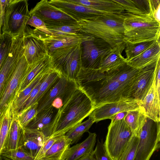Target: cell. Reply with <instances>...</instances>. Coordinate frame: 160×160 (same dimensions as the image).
Masks as SVG:
<instances>
[{
    "label": "cell",
    "mask_w": 160,
    "mask_h": 160,
    "mask_svg": "<svg viewBox=\"0 0 160 160\" xmlns=\"http://www.w3.org/2000/svg\"><path fill=\"white\" fill-rule=\"evenodd\" d=\"M58 110L51 106L37 114L34 118L25 128L42 133L49 137L53 132V123Z\"/></svg>",
    "instance_id": "d6986e66"
},
{
    "label": "cell",
    "mask_w": 160,
    "mask_h": 160,
    "mask_svg": "<svg viewBox=\"0 0 160 160\" xmlns=\"http://www.w3.org/2000/svg\"><path fill=\"white\" fill-rule=\"evenodd\" d=\"M26 0H9L5 9L2 33L13 37L23 34L30 17Z\"/></svg>",
    "instance_id": "8992f818"
},
{
    "label": "cell",
    "mask_w": 160,
    "mask_h": 160,
    "mask_svg": "<svg viewBox=\"0 0 160 160\" xmlns=\"http://www.w3.org/2000/svg\"><path fill=\"white\" fill-rule=\"evenodd\" d=\"M88 132V136L84 141L70 148L66 160H77L93 152L97 135L95 133Z\"/></svg>",
    "instance_id": "484cf974"
},
{
    "label": "cell",
    "mask_w": 160,
    "mask_h": 160,
    "mask_svg": "<svg viewBox=\"0 0 160 160\" xmlns=\"http://www.w3.org/2000/svg\"><path fill=\"white\" fill-rule=\"evenodd\" d=\"M120 4L125 11L135 15L149 14L150 9L148 0H114Z\"/></svg>",
    "instance_id": "4dcf8cb0"
},
{
    "label": "cell",
    "mask_w": 160,
    "mask_h": 160,
    "mask_svg": "<svg viewBox=\"0 0 160 160\" xmlns=\"http://www.w3.org/2000/svg\"><path fill=\"white\" fill-rule=\"evenodd\" d=\"M160 122L147 117L138 134L139 140L134 160H149L160 147Z\"/></svg>",
    "instance_id": "ba28073f"
},
{
    "label": "cell",
    "mask_w": 160,
    "mask_h": 160,
    "mask_svg": "<svg viewBox=\"0 0 160 160\" xmlns=\"http://www.w3.org/2000/svg\"><path fill=\"white\" fill-rule=\"evenodd\" d=\"M32 30L43 42L49 55L59 48L81 43L89 36L81 33L70 35L54 36L46 34L35 28Z\"/></svg>",
    "instance_id": "2e32d148"
},
{
    "label": "cell",
    "mask_w": 160,
    "mask_h": 160,
    "mask_svg": "<svg viewBox=\"0 0 160 160\" xmlns=\"http://www.w3.org/2000/svg\"><path fill=\"white\" fill-rule=\"evenodd\" d=\"M82 67L92 69H99L101 62L114 50L106 42L89 36L81 43Z\"/></svg>",
    "instance_id": "9c48e42d"
},
{
    "label": "cell",
    "mask_w": 160,
    "mask_h": 160,
    "mask_svg": "<svg viewBox=\"0 0 160 160\" xmlns=\"http://www.w3.org/2000/svg\"><path fill=\"white\" fill-rule=\"evenodd\" d=\"M27 25L33 27L41 32L46 34L49 35L50 34L44 22L34 15L30 14V17L28 21Z\"/></svg>",
    "instance_id": "ab89813d"
},
{
    "label": "cell",
    "mask_w": 160,
    "mask_h": 160,
    "mask_svg": "<svg viewBox=\"0 0 160 160\" xmlns=\"http://www.w3.org/2000/svg\"><path fill=\"white\" fill-rule=\"evenodd\" d=\"M60 136H51L47 138L34 160H38L41 159L54 142Z\"/></svg>",
    "instance_id": "60d3db41"
},
{
    "label": "cell",
    "mask_w": 160,
    "mask_h": 160,
    "mask_svg": "<svg viewBox=\"0 0 160 160\" xmlns=\"http://www.w3.org/2000/svg\"><path fill=\"white\" fill-rule=\"evenodd\" d=\"M41 19L47 27L78 24L74 19L49 3L47 0H42L38 2L30 11Z\"/></svg>",
    "instance_id": "30bf717a"
},
{
    "label": "cell",
    "mask_w": 160,
    "mask_h": 160,
    "mask_svg": "<svg viewBox=\"0 0 160 160\" xmlns=\"http://www.w3.org/2000/svg\"><path fill=\"white\" fill-rule=\"evenodd\" d=\"M138 140V137L134 135L118 160H134Z\"/></svg>",
    "instance_id": "74e56055"
},
{
    "label": "cell",
    "mask_w": 160,
    "mask_h": 160,
    "mask_svg": "<svg viewBox=\"0 0 160 160\" xmlns=\"http://www.w3.org/2000/svg\"><path fill=\"white\" fill-rule=\"evenodd\" d=\"M123 21L125 41L136 43L159 40L160 22L152 14L135 15L126 11Z\"/></svg>",
    "instance_id": "277c9868"
},
{
    "label": "cell",
    "mask_w": 160,
    "mask_h": 160,
    "mask_svg": "<svg viewBox=\"0 0 160 160\" xmlns=\"http://www.w3.org/2000/svg\"><path fill=\"white\" fill-rule=\"evenodd\" d=\"M160 59L140 69L131 90L132 99L141 102L143 100L153 84L156 66Z\"/></svg>",
    "instance_id": "9a60e30c"
},
{
    "label": "cell",
    "mask_w": 160,
    "mask_h": 160,
    "mask_svg": "<svg viewBox=\"0 0 160 160\" xmlns=\"http://www.w3.org/2000/svg\"><path fill=\"white\" fill-rule=\"evenodd\" d=\"M29 66L23 55L18 62L0 98V117L5 112L9 104L13 101Z\"/></svg>",
    "instance_id": "8fae6325"
},
{
    "label": "cell",
    "mask_w": 160,
    "mask_h": 160,
    "mask_svg": "<svg viewBox=\"0 0 160 160\" xmlns=\"http://www.w3.org/2000/svg\"><path fill=\"white\" fill-rule=\"evenodd\" d=\"M38 107V103L37 102L22 111L18 115L17 119L22 127H26L35 117L37 114Z\"/></svg>",
    "instance_id": "d590c367"
},
{
    "label": "cell",
    "mask_w": 160,
    "mask_h": 160,
    "mask_svg": "<svg viewBox=\"0 0 160 160\" xmlns=\"http://www.w3.org/2000/svg\"><path fill=\"white\" fill-rule=\"evenodd\" d=\"M147 117L143 108L128 112L124 120L135 136L138 137L140 130L144 124Z\"/></svg>",
    "instance_id": "83f0119b"
},
{
    "label": "cell",
    "mask_w": 160,
    "mask_h": 160,
    "mask_svg": "<svg viewBox=\"0 0 160 160\" xmlns=\"http://www.w3.org/2000/svg\"><path fill=\"white\" fill-rule=\"evenodd\" d=\"M24 140V128L20 125L17 117L14 115L3 153L17 151L21 148Z\"/></svg>",
    "instance_id": "44dd1931"
},
{
    "label": "cell",
    "mask_w": 160,
    "mask_h": 160,
    "mask_svg": "<svg viewBox=\"0 0 160 160\" xmlns=\"http://www.w3.org/2000/svg\"><path fill=\"white\" fill-rule=\"evenodd\" d=\"M124 16V12L102 15L91 20H82L78 23L80 33L104 40L122 54L125 47L123 24Z\"/></svg>",
    "instance_id": "7a4b0ae2"
},
{
    "label": "cell",
    "mask_w": 160,
    "mask_h": 160,
    "mask_svg": "<svg viewBox=\"0 0 160 160\" xmlns=\"http://www.w3.org/2000/svg\"><path fill=\"white\" fill-rule=\"evenodd\" d=\"M78 87L76 82L60 76L51 85L38 102V112L51 107L58 98L72 91Z\"/></svg>",
    "instance_id": "4fadbf2b"
},
{
    "label": "cell",
    "mask_w": 160,
    "mask_h": 160,
    "mask_svg": "<svg viewBox=\"0 0 160 160\" xmlns=\"http://www.w3.org/2000/svg\"><path fill=\"white\" fill-rule=\"evenodd\" d=\"M158 41L160 40H153L136 43H131L126 41L125 49L126 62L139 55Z\"/></svg>",
    "instance_id": "1f68e13d"
},
{
    "label": "cell",
    "mask_w": 160,
    "mask_h": 160,
    "mask_svg": "<svg viewBox=\"0 0 160 160\" xmlns=\"http://www.w3.org/2000/svg\"><path fill=\"white\" fill-rule=\"evenodd\" d=\"M0 156L5 160H34L22 148L15 151L4 152Z\"/></svg>",
    "instance_id": "f35d334b"
},
{
    "label": "cell",
    "mask_w": 160,
    "mask_h": 160,
    "mask_svg": "<svg viewBox=\"0 0 160 160\" xmlns=\"http://www.w3.org/2000/svg\"><path fill=\"white\" fill-rule=\"evenodd\" d=\"M24 128L25 140L22 148L34 159L47 138L39 132Z\"/></svg>",
    "instance_id": "d4e9b609"
},
{
    "label": "cell",
    "mask_w": 160,
    "mask_h": 160,
    "mask_svg": "<svg viewBox=\"0 0 160 160\" xmlns=\"http://www.w3.org/2000/svg\"><path fill=\"white\" fill-rule=\"evenodd\" d=\"M47 28L50 32L49 35L66 36L80 33V28L78 23L76 25H63Z\"/></svg>",
    "instance_id": "8d00e7d4"
},
{
    "label": "cell",
    "mask_w": 160,
    "mask_h": 160,
    "mask_svg": "<svg viewBox=\"0 0 160 160\" xmlns=\"http://www.w3.org/2000/svg\"><path fill=\"white\" fill-rule=\"evenodd\" d=\"M134 135L124 119L110 123L104 145L111 160H118Z\"/></svg>",
    "instance_id": "52a82bcc"
},
{
    "label": "cell",
    "mask_w": 160,
    "mask_h": 160,
    "mask_svg": "<svg viewBox=\"0 0 160 160\" xmlns=\"http://www.w3.org/2000/svg\"><path fill=\"white\" fill-rule=\"evenodd\" d=\"M94 122L90 118L73 128L65 134L71 141V144L77 142L80 139L84 133L88 132L91 126Z\"/></svg>",
    "instance_id": "d6a6232c"
},
{
    "label": "cell",
    "mask_w": 160,
    "mask_h": 160,
    "mask_svg": "<svg viewBox=\"0 0 160 160\" xmlns=\"http://www.w3.org/2000/svg\"><path fill=\"white\" fill-rule=\"evenodd\" d=\"M13 37L5 33L0 34V69L11 49Z\"/></svg>",
    "instance_id": "e575fe53"
},
{
    "label": "cell",
    "mask_w": 160,
    "mask_h": 160,
    "mask_svg": "<svg viewBox=\"0 0 160 160\" xmlns=\"http://www.w3.org/2000/svg\"><path fill=\"white\" fill-rule=\"evenodd\" d=\"M9 0H0V27L2 28L3 25L4 16L6 8Z\"/></svg>",
    "instance_id": "f6af8a7d"
},
{
    "label": "cell",
    "mask_w": 160,
    "mask_h": 160,
    "mask_svg": "<svg viewBox=\"0 0 160 160\" xmlns=\"http://www.w3.org/2000/svg\"><path fill=\"white\" fill-rule=\"evenodd\" d=\"M160 59V41H158L139 55L127 61L126 63L133 68L140 69Z\"/></svg>",
    "instance_id": "603a6c76"
},
{
    "label": "cell",
    "mask_w": 160,
    "mask_h": 160,
    "mask_svg": "<svg viewBox=\"0 0 160 160\" xmlns=\"http://www.w3.org/2000/svg\"><path fill=\"white\" fill-rule=\"evenodd\" d=\"M150 12L155 19L160 22V1L159 0H148Z\"/></svg>",
    "instance_id": "7bdbcfd3"
},
{
    "label": "cell",
    "mask_w": 160,
    "mask_h": 160,
    "mask_svg": "<svg viewBox=\"0 0 160 160\" xmlns=\"http://www.w3.org/2000/svg\"><path fill=\"white\" fill-rule=\"evenodd\" d=\"M48 70L39 75L26 88L17 93L12 103L13 112L14 115L16 117H17L20 112L25 102L29 97L32 89L42 78Z\"/></svg>",
    "instance_id": "f1b7e54d"
},
{
    "label": "cell",
    "mask_w": 160,
    "mask_h": 160,
    "mask_svg": "<svg viewBox=\"0 0 160 160\" xmlns=\"http://www.w3.org/2000/svg\"><path fill=\"white\" fill-rule=\"evenodd\" d=\"M69 0L75 3L105 12L121 14L125 11L123 8L114 0Z\"/></svg>",
    "instance_id": "cb8c5ba5"
},
{
    "label": "cell",
    "mask_w": 160,
    "mask_h": 160,
    "mask_svg": "<svg viewBox=\"0 0 160 160\" xmlns=\"http://www.w3.org/2000/svg\"><path fill=\"white\" fill-rule=\"evenodd\" d=\"M81 43L59 48L50 55L52 68L60 76L75 82L82 68Z\"/></svg>",
    "instance_id": "5b68a950"
},
{
    "label": "cell",
    "mask_w": 160,
    "mask_h": 160,
    "mask_svg": "<svg viewBox=\"0 0 160 160\" xmlns=\"http://www.w3.org/2000/svg\"><path fill=\"white\" fill-rule=\"evenodd\" d=\"M49 2L77 22L82 20L94 19L101 16L116 14L99 11L69 0H51Z\"/></svg>",
    "instance_id": "5bb4252c"
},
{
    "label": "cell",
    "mask_w": 160,
    "mask_h": 160,
    "mask_svg": "<svg viewBox=\"0 0 160 160\" xmlns=\"http://www.w3.org/2000/svg\"><path fill=\"white\" fill-rule=\"evenodd\" d=\"M128 112H120L115 114L111 118V123H113L117 121L124 119L126 116Z\"/></svg>",
    "instance_id": "bcb514c9"
},
{
    "label": "cell",
    "mask_w": 160,
    "mask_h": 160,
    "mask_svg": "<svg viewBox=\"0 0 160 160\" xmlns=\"http://www.w3.org/2000/svg\"><path fill=\"white\" fill-rule=\"evenodd\" d=\"M126 62V59L122 56V54L113 51L103 59L99 69L102 72L107 71Z\"/></svg>",
    "instance_id": "836d02e7"
},
{
    "label": "cell",
    "mask_w": 160,
    "mask_h": 160,
    "mask_svg": "<svg viewBox=\"0 0 160 160\" xmlns=\"http://www.w3.org/2000/svg\"><path fill=\"white\" fill-rule=\"evenodd\" d=\"M51 68V56L48 54L29 65L28 72L21 83L18 92L24 89L38 76Z\"/></svg>",
    "instance_id": "ffe728a7"
},
{
    "label": "cell",
    "mask_w": 160,
    "mask_h": 160,
    "mask_svg": "<svg viewBox=\"0 0 160 160\" xmlns=\"http://www.w3.org/2000/svg\"><path fill=\"white\" fill-rule=\"evenodd\" d=\"M13 102L9 104L5 112L0 117V156L3 152L14 115Z\"/></svg>",
    "instance_id": "f546056e"
},
{
    "label": "cell",
    "mask_w": 160,
    "mask_h": 160,
    "mask_svg": "<svg viewBox=\"0 0 160 160\" xmlns=\"http://www.w3.org/2000/svg\"><path fill=\"white\" fill-rule=\"evenodd\" d=\"M77 160H95L94 151L90 154L81 157Z\"/></svg>",
    "instance_id": "7dc6e473"
},
{
    "label": "cell",
    "mask_w": 160,
    "mask_h": 160,
    "mask_svg": "<svg viewBox=\"0 0 160 160\" xmlns=\"http://www.w3.org/2000/svg\"><path fill=\"white\" fill-rule=\"evenodd\" d=\"M94 153L95 160H111L105 150L102 140H98Z\"/></svg>",
    "instance_id": "b9f144b4"
},
{
    "label": "cell",
    "mask_w": 160,
    "mask_h": 160,
    "mask_svg": "<svg viewBox=\"0 0 160 160\" xmlns=\"http://www.w3.org/2000/svg\"><path fill=\"white\" fill-rule=\"evenodd\" d=\"M147 117L157 122H160V96L157 92L154 83L141 102Z\"/></svg>",
    "instance_id": "7402d4cb"
},
{
    "label": "cell",
    "mask_w": 160,
    "mask_h": 160,
    "mask_svg": "<svg viewBox=\"0 0 160 160\" xmlns=\"http://www.w3.org/2000/svg\"><path fill=\"white\" fill-rule=\"evenodd\" d=\"M94 109L90 99L78 86L58 110L51 136L65 135L81 123Z\"/></svg>",
    "instance_id": "3957f363"
},
{
    "label": "cell",
    "mask_w": 160,
    "mask_h": 160,
    "mask_svg": "<svg viewBox=\"0 0 160 160\" xmlns=\"http://www.w3.org/2000/svg\"><path fill=\"white\" fill-rule=\"evenodd\" d=\"M141 106V102L135 99L108 103L95 108L88 116L94 122H97L102 120L111 119L113 116L120 112L136 110Z\"/></svg>",
    "instance_id": "7c38bea8"
},
{
    "label": "cell",
    "mask_w": 160,
    "mask_h": 160,
    "mask_svg": "<svg viewBox=\"0 0 160 160\" xmlns=\"http://www.w3.org/2000/svg\"><path fill=\"white\" fill-rule=\"evenodd\" d=\"M24 50L20 44L13 43L9 53L0 69V99L19 59L23 55Z\"/></svg>",
    "instance_id": "ac0fdd59"
},
{
    "label": "cell",
    "mask_w": 160,
    "mask_h": 160,
    "mask_svg": "<svg viewBox=\"0 0 160 160\" xmlns=\"http://www.w3.org/2000/svg\"><path fill=\"white\" fill-rule=\"evenodd\" d=\"M23 35V55L29 65L48 54L43 42L32 32V29L27 26Z\"/></svg>",
    "instance_id": "e0dca14e"
},
{
    "label": "cell",
    "mask_w": 160,
    "mask_h": 160,
    "mask_svg": "<svg viewBox=\"0 0 160 160\" xmlns=\"http://www.w3.org/2000/svg\"><path fill=\"white\" fill-rule=\"evenodd\" d=\"M156 90L157 92L160 93V59L157 64L154 80Z\"/></svg>",
    "instance_id": "ee69618b"
},
{
    "label": "cell",
    "mask_w": 160,
    "mask_h": 160,
    "mask_svg": "<svg viewBox=\"0 0 160 160\" xmlns=\"http://www.w3.org/2000/svg\"><path fill=\"white\" fill-rule=\"evenodd\" d=\"M71 142L65 135L60 136L40 159L66 160Z\"/></svg>",
    "instance_id": "4316f807"
},
{
    "label": "cell",
    "mask_w": 160,
    "mask_h": 160,
    "mask_svg": "<svg viewBox=\"0 0 160 160\" xmlns=\"http://www.w3.org/2000/svg\"><path fill=\"white\" fill-rule=\"evenodd\" d=\"M139 70L126 62L104 72L82 67L76 82L95 109L106 103L132 99L131 90Z\"/></svg>",
    "instance_id": "6da1fadb"
},
{
    "label": "cell",
    "mask_w": 160,
    "mask_h": 160,
    "mask_svg": "<svg viewBox=\"0 0 160 160\" xmlns=\"http://www.w3.org/2000/svg\"><path fill=\"white\" fill-rule=\"evenodd\" d=\"M0 160H5L3 159L1 156H0Z\"/></svg>",
    "instance_id": "c3c4849f"
}]
</instances>
